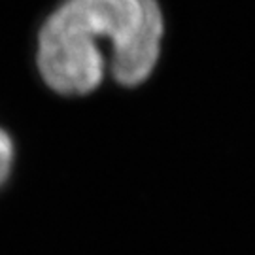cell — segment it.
Here are the masks:
<instances>
[{
	"label": "cell",
	"mask_w": 255,
	"mask_h": 255,
	"mask_svg": "<svg viewBox=\"0 0 255 255\" xmlns=\"http://www.w3.org/2000/svg\"><path fill=\"white\" fill-rule=\"evenodd\" d=\"M13 159H15L13 140L4 128H0V187L8 182L9 174L13 170Z\"/></svg>",
	"instance_id": "2"
},
{
	"label": "cell",
	"mask_w": 255,
	"mask_h": 255,
	"mask_svg": "<svg viewBox=\"0 0 255 255\" xmlns=\"http://www.w3.org/2000/svg\"><path fill=\"white\" fill-rule=\"evenodd\" d=\"M164 32L157 0H63L38 32L36 66L49 89L87 95L110 66L138 85L153 72Z\"/></svg>",
	"instance_id": "1"
}]
</instances>
